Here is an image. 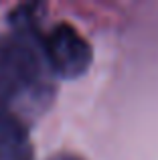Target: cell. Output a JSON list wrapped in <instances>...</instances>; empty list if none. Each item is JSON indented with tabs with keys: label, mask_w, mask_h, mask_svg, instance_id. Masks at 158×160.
<instances>
[{
	"label": "cell",
	"mask_w": 158,
	"mask_h": 160,
	"mask_svg": "<svg viewBox=\"0 0 158 160\" xmlns=\"http://www.w3.org/2000/svg\"><path fill=\"white\" fill-rule=\"evenodd\" d=\"M47 160H85V158L79 156V154H73V152H59V154H53Z\"/></svg>",
	"instance_id": "277c9868"
},
{
	"label": "cell",
	"mask_w": 158,
	"mask_h": 160,
	"mask_svg": "<svg viewBox=\"0 0 158 160\" xmlns=\"http://www.w3.org/2000/svg\"><path fill=\"white\" fill-rule=\"evenodd\" d=\"M31 6H20L12 14L14 27L31 32L47 69L61 79H77L91 67L93 51L87 39L69 22H57L51 31L41 32Z\"/></svg>",
	"instance_id": "7a4b0ae2"
},
{
	"label": "cell",
	"mask_w": 158,
	"mask_h": 160,
	"mask_svg": "<svg viewBox=\"0 0 158 160\" xmlns=\"http://www.w3.org/2000/svg\"><path fill=\"white\" fill-rule=\"evenodd\" d=\"M0 160H32V148H31V144H27L18 150H12L10 154L2 156Z\"/></svg>",
	"instance_id": "3957f363"
},
{
	"label": "cell",
	"mask_w": 158,
	"mask_h": 160,
	"mask_svg": "<svg viewBox=\"0 0 158 160\" xmlns=\"http://www.w3.org/2000/svg\"><path fill=\"white\" fill-rule=\"evenodd\" d=\"M0 35V109L20 118L16 108H43L51 99L47 65L35 39L22 27Z\"/></svg>",
	"instance_id": "6da1fadb"
}]
</instances>
